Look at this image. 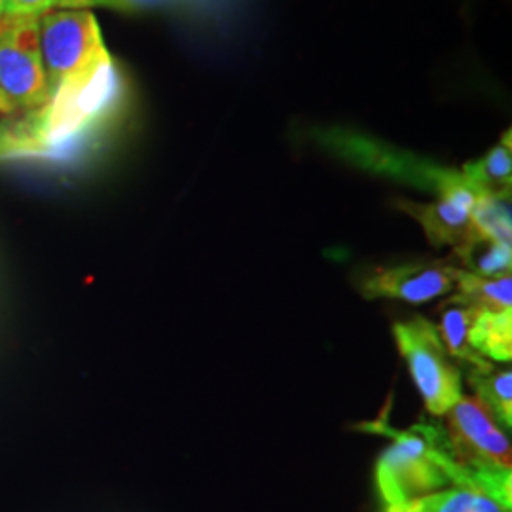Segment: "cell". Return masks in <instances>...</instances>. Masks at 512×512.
I'll list each match as a JSON object with an SVG mask.
<instances>
[{"mask_svg":"<svg viewBox=\"0 0 512 512\" xmlns=\"http://www.w3.org/2000/svg\"><path fill=\"white\" fill-rule=\"evenodd\" d=\"M357 429L393 440L378 459L374 476L385 509L403 507L452 484L458 463L450 456L446 433L439 423H418L397 431L384 414L378 420L357 425Z\"/></svg>","mask_w":512,"mask_h":512,"instance_id":"1","label":"cell"},{"mask_svg":"<svg viewBox=\"0 0 512 512\" xmlns=\"http://www.w3.org/2000/svg\"><path fill=\"white\" fill-rule=\"evenodd\" d=\"M38 33L50 99L88 92L114 74L92 10L55 8L38 18Z\"/></svg>","mask_w":512,"mask_h":512,"instance_id":"2","label":"cell"},{"mask_svg":"<svg viewBox=\"0 0 512 512\" xmlns=\"http://www.w3.org/2000/svg\"><path fill=\"white\" fill-rule=\"evenodd\" d=\"M450 456L473 476L476 488L512 507L511 440L478 397H461L446 414Z\"/></svg>","mask_w":512,"mask_h":512,"instance_id":"3","label":"cell"},{"mask_svg":"<svg viewBox=\"0 0 512 512\" xmlns=\"http://www.w3.org/2000/svg\"><path fill=\"white\" fill-rule=\"evenodd\" d=\"M393 336L429 414L444 416L463 397L461 372L440 340L437 325L412 317L393 325Z\"/></svg>","mask_w":512,"mask_h":512,"instance_id":"4","label":"cell"},{"mask_svg":"<svg viewBox=\"0 0 512 512\" xmlns=\"http://www.w3.org/2000/svg\"><path fill=\"white\" fill-rule=\"evenodd\" d=\"M50 101L38 18L0 23V114L42 109Z\"/></svg>","mask_w":512,"mask_h":512,"instance_id":"5","label":"cell"},{"mask_svg":"<svg viewBox=\"0 0 512 512\" xmlns=\"http://www.w3.org/2000/svg\"><path fill=\"white\" fill-rule=\"evenodd\" d=\"M325 145L332 148L336 154L346 158L353 164L363 165L366 169L380 171L391 177H399L403 181L418 184L437 192L439 196L448 194L450 190L467 183L461 171L444 169L437 165L423 162L416 156L404 154L395 148H387L370 139H363L353 133L334 131L323 137Z\"/></svg>","mask_w":512,"mask_h":512,"instance_id":"6","label":"cell"},{"mask_svg":"<svg viewBox=\"0 0 512 512\" xmlns=\"http://www.w3.org/2000/svg\"><path fill=\"white\" fill-rule=\"evenodd\" d=\"M459 268L452 262H408L370 272L361 283L366 298H393L408 304H425L452 293Z\"/></svg>","mask_w":512,"mask_h":512,"instance_id":"7","label":"cell"},{"mask_svg":"<svg viewBox=\"0 0 512 512\" xmlns=\"http://www.w3.org/2000/svg\"><path fill=\"white\" fill-rule=\"evenodd\" d=\"M478 200L475 188L461 184L431 203L399 202L397 205L418 220L433 247L461 249L476 234L473 209Z\"/></svg>","mask_w":512,"mask_h":512,"instance_id":"8","label":"cell"},{"mask_svg":"<svg viewBox=\"0 0 512 512\" xmlns=\"http://www.w3.org/2000/svg\"><path fill=\"white\" fill-rule=\"evenodd\" d=\"M511 509L484 490L452 486L384 512H511Z\"/></svg>","mask_w":512,"mask_h":512,"instance_id":"9","label":"cell"},{"mask_svg":"<svg viewBox=\"0 0 512 512\" xmlns=\"http://www.w3.org/2000/svg\"><path fill=\"white\" fill-rule=\"evenodd\" d=\"M461 175L475 188L478 196H511V133H507L499 145L486 152L480 160L465 165Z\"/></svg>","mask_w":512,"mask_h":512,"instance_id":"10","label":"cell"},{"mask_svg":"<svg viewBox=\"0 0 512 512\" xmlns=\"http://www.w3.org/2000/svg\"><path fill=\"white\" fill-rule=\"evenodd\" d=\"M448 304H461L478 311H512L511 274L480 277L459 270L454 296Z\"/></svg>","mask_w":512,"mask_h":512,"instance_id":"11","label":"cell"},{"mask_svg":"<svg viewBox=\"0 0 512 512\" xmlns=\"http://www.w3.org/2000/svg\"><path fill=\"white\" fill-rule=\"evenodd\" d=\"M471 346L488 361L511 363L512 311H476Z\"/></svg>","mask_w":512,"mask_h":512,"instance_id":"12","label":"cell"},{"mask_svg":"<svg viewBox=\"0 0 512 512\" xmlns=\"http://www.w3.org/2000/svg\"><path fill=\"white\" fill-rule=\"evenodd\" d=\"M446 306L450 308L442 310L437 330L448 355L467 366V370L488 365L490 361L478 355L471 346V325L475 321L478 310L461 306V304H448V302Z\"/></svg>","mask_w":512,"mask_h":512,"instance_id":"13","label":"cell"},{"mask_svg":"<svg viewBox=\"0 0 512 512\" xmlns=\"http://www.w3.org/2000/svg\"><path fill=\"white\" fill-rule=\"evenodd\" d=\"M469 384L475 389V395L490 408L495 420L511 431L512 425V372L511 368L495 370L492 363L469 368Z\"/></svg>","mask_w":512,"mask_h":512,"instance_id":"14","label":"cell"},{"mask_svg":"<svg viewBox=\"0 0 512 512\" xmlns=\"http://www.w3.org/2000/svg\"><path fill=\"white\" fill-rule=\"evenodd\" d=\"M459 270L480 277H499L511 274L512 245L497 243L494 239L475 234L461 249L454 251Z\"/></svg>","mask_w":512,"mask_h":512,"instance_id":"15","label":"cell"},{"mask_svg":"<svg viewBox=\"0 0 512 512\" xmlns=\"http://www.w3.org/2000/svg\"><path fill=\"white\" fill-rule=\"evenodd\" d=\"M473 222L478 236L511 245V196H478Z\"/></svg>","mask_w":512,"mask_h":512,"instance_id":"16","label":"cell"},{"mask_svg":"<svg viewBox=\"0 0 512 512\" xmlns=\"http://www.w3.org/2000/svg\"><path fill=\"white\" fill-rule=\"evenodd\" d=\"M57 8V0H4V18H42Z\"/></svg>","mask_w":512,"mask_h":512,"instance_id":"17","label":"cell"},{"mask_svg":"<svg viewBox=\"0 0 512 512\" xmlns=\"http://www.w3.org/2000/svg\"><path fill=\"white\" fill-rule=\"evenodd\" d=\"M175 0H99V6L103 8H110L116 12H145V10H152V8H160L165 4H171Z\"/></svg>","mask_w":512,"mask_h":512,"instance_id":"18","label":"cell"},{"mask_svg":"<svg viewBox=\"0 0 512 512\" xmlns=\"http://www.w3.org/2000/svg\"><path fill=\"white\" fill-rule=\"evenodd\" d=\"M99 6V0H57V8L63 10H92Z\"/></svg>","mask_w":512,"mask_h":512,"instance_id":"19","label":"cell"},{"mask_svg":"<svg viewBox=\"0 0 512 512\" xmlns=\"http://www.w3.org/2000/svg\"><path fill=\"white\" fill-rule=\"evenodd\" d=\"M4 19V0H0V23Z\"/></svg>","mask_w":512,"mask_h":512,"instance_id":"20","label":"cell"}]
</instances>
